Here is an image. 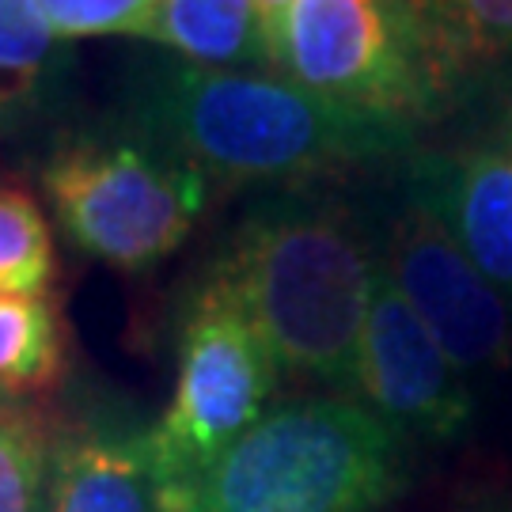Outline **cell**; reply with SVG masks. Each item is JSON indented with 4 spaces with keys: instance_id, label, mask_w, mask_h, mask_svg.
Masks as SVG:
<instances>
[{
    "instance_id": "4fadbf2b",
    "label": "cell",
    "mask_w": 512,
    "mask_h": 512,
    "mask_svg": "<svg viewBox=\"0 0 512 512\" xmlns=\"http://www.w3.org/2000/svg\"><path fill=\"white\" fill-rule=\"evenodd\" d=\"M65 338L50 296H0V395H31L61 380Z\"/></svg>"
},
{
    "instance_id": "30bf717a",
    "label": "cell",
    "mask_w": 512,
    "mask_h": 512,
    "mask_svg": "<svg viewBox=\"0 0 512 512\" xmlns=\"http://www.w3.org/2000/svg\"><path fill=\"white\" fill-rule=\"evenodd\" d=\"M42 512H167L145 429L76 421L54 433Z\"/></svg>"
},
{
    "instance_id": "277c9868",
    "label": "cell",
    "mask_w": 512,
    "mask_h": 512,
    "mask_svg": "<svg viewBox=\"0 0 512 512\" xmlns=\"http://www.w3.org/2000/svg\"><path fill=\"white\" fill-rule=\"evenodd\" d=\"M65 236L114 270L141 274L179 251L209 202V183L160 141L80 137L42 167Z\"/></svg>"
},
{
    "instance_id": "52a82bcc",
    "label": "cell",
    "mask_w": 512,
    "mask_h": 512,
    "mask_svg": "<svg viewBox=\"0 0 512 512\" xmlns=\"http://www.w3.org/2000/svg\"><path fill=\"white\" fill-rule=\"evenodd\" d=\"M380 266L459 372L509 365L512 319L505 296L414 190L391 220Z\"/></svg>"
},
{
    "instance_id": "9c48e42d",
    "label": "cell",
    "mask_w": 512,
    "mask_h": 512,
    "mask_svg": "<svg viewBox=\"0 0 512 512\" xmlns=\"http://www.w3.org/2000/svg\"><path fill=\"white\" fill-rule=\"evenodd\" d=\"M414 194L437 209L478 270L512 293V129L501 141L421 160Z\"/></svg>"
},
{
    "instance_id": "5bb4252c",
    "label": "cell",
    "mask_w": 512,
    "mask_h": 512,
    "mask_svg": "<svg viewBox=\"0 0 512 512\" xmlns=\"http://www.w3.org/2000/svg\"><path fill=\"white\" fill-rule=\"evenodd\" d=\"M54 281V236L27 190L0 186V296H46Z\"/></svg>"
},
{
    "instance_id": "8fae6325",
    "label": "cell",
    "mask_w": 512,
    "mask_h": 512,
    "mask_svg": "<svg viewBox=\"0 0 512 512\" xmlns=\"http://www.w3.org/2000/svg\"><path fill=\"white\" fill-rule=\"evenodd\" d=\"M444 103L512 84V0H399Z\"/></svg>"
},
{
    "instance_id": "7a4b0ae2",
    "label": "cell",
    "mask_w": 512,
    "mask_h": 512,
    "mask_svg": "<svg viewBox=\"0 0 512 512\" xmlns=\"http://www.w3.org/2000/svg\"><path fill=\"white\" fill-rule=\"evenodd\" d=\"M243 304L281 372L353 391L357 349L380 262L346 209L262 205L213 266Z\"/></svg>"
},
{
    "instance_id": "7c38bea8",
    "label": "cell",
    "mask_w": 512,
    "mask_h": 512,
    "mask_svg": "<svg viewBox=\"0 0 512 512\" xmlns=\"http://www.w3.org/2000/svg\"><path fill=\"white\" fill-rule=\"evenodd\" d=\"M145 38L179 50L202 69L266 65L255 0H164Z\"/></svg>"
},
{
    "instance_id": "3957f363",
    "label": "cell",
    "mask_w": 512,
    "mask_h": 512,
    "mask_svg": "<svg viewBox=\"0 0 512 512\" xmlns=\"http://www.w3.org/2000/svg\"><path fill=\"white\" fill-rule=\"evenodd\" d=\"M406 437L368 406L308 399L277 406L167 512H376L403 490Z\"/></svg>"
},
{
    "instance_id": "9a60e30c",
    "label": "cell",
    "mask_w": 512,
    "mask_h": 512,
    "mask_svg": "<svg viewBox=\"0 0 512 512\" xmlns=\"http://www.w3.org/2000/svg\"><path fill=\"white\" fill-rule=\"evenodd\" d=\"M57 50V35L38 0H0V114L23 107Z\"/></svg>"
},
{
    "instance_id": "e0dca14e",
    "label": "cell",
    "mask_w": 512,
    "mask_h": 512,
    "mask_svg": "<svg viewBox=\"0 0 512 512\" xmlns=\"http://www.w3.org/2000/svg\"><path fill=\"white\" fill-rule=\"evenodd\" d=\"M164 0H38L57 38L141 35Z\"/></svg>"
},
{
    "instance_id": "8992f818",
    "label": "cell",
    "mask_w": 512,
    "mask_h": 512,
    "mask_svg": "<svg viewBox=\"0 0 512 512\" xmlns=\"http://www.w3.org/2000/svg\"><path fill=\"white\" fill-rule=\"evenodd\" d=\"M270 69L410 126L444 107L399 0H293L270 42Z\"/></svg>"
},
{
    "instance_id": "5b68a950",
    "label": "cell",
    "mask_w": 512,
    "mask_h": 512,
    "mask_svg": "<svg viewBox=\"0 0 512 512\" xmlns=\"http://www.w3.org/2000/svg\"><path fill=\"white\" fill-rule=\"evenodd\" d=\"M277 372L228 281L209 270L186 308L171 403L145 429L148 463L164 490L194 486L266 414Z\"/></svg>"
},
{
    "instance_id": "2e32d148",
    "label": "cell",
    "mask_w": 512,
    "mask_h": 512,
    "mask_svg": "<svg viewBox=\"0 0 512 512\" xmlns=\"http://www.w3.org/2000/svg\"><path fill=\"white\" fill-rule=\"evenodd\" d=\"M50 437L27 410L0 406V512H42Z\"/></svg>"
},
{
    "instance_id": "6da1fadb",
    "label": "cell",
    "mask_w": 512,
    "mask_h": 512,
    "mask_svg": "<svg viewBox=\"0 0 512 512\" xmlns=\"http://www.w3.org/2000/svg\"><path fill=\"white\" fill-rule=\"evenodd\" d=\"M145 129L209 190L308 183L387 160L414 141L410 122L334 103L281 73L202 65L167 73L152 88Z\"/></svg>"
},
{
    "instance_id": "ba28073f",
    "label": "cell",
    "mask_w": 512,
    "mask_h": 512,
    "mask_svg": "<svg viewBox=\"0 0 512 512\" xmlns=\"http://www.w3.org/2000/svg\"><path fill=\"white\" fill-rule=\"evenodd\" d=\"M353 391L403 437L456 440L475 414L463 372L448 361L384 266L376 270L368 300Z\"/></svg>"
}]
</instances>
